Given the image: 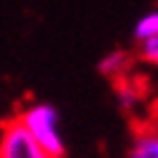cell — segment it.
<instances>
[{"mask_svg":"<svg viewBox=\"0 0 158 158\" xmlns=\"http://www.w3.org/2000/svg\"><path fill=\"white\" fill-rule=\"evenodd\" d=\"M0 158H52L40 149L17 118H10L0 125Z\"/></svg>","mask_w":158,"mask_h":158,"instance_id":"7a4b0ae2","label":"cell"},{"mask_svg":"<svg viewBox=\"0 0 158 158\" xmlns=\"http://www.w3.org/2000/svg\"><path fill=\"white\" fill-rule=\"evenodd\" d=\"M116 99H118V106L130 116H137L142 104L146 102V87L139 78H132V76H125V78L116 80Z\"/></svg>","mask_w":158,"mask_h":158,"instance_id":"3957f363","label":"cell"},{"mask_svg":"<svg viewBox=\"0 0 158 158\" xmlns=\"http://www.w3.org/2000/svg\"><path fill=\"white\" fill-rule=\"evenodd\" d=\"M137 50H139V57H142L146 64H151V66L158 69V35L144 40V43H139Z\"/></svg>","mask_w":158,"mask_h":158,"instance_id":"52a82bcc","label":"cell"},{"mask_svg":"<svg viewBox=\"0 0 158 158\" xmlns=\"http://www.w3.org/2000/svg\"><path fill=\"white\" fill-rule=\"evenodd\" d=\"M146 127H149V130H151L153 135L158 137V113H153V116H151V120L146 123Z\"/></svg>","mask_w":158,"mask_h":158,"instance_id":"ba28073f","label":"cell"},{"mask_svg":"<svg viewBox=\"0 0 158 158\" xmlns=\"http://www.w3.org/2000/svg\"><path fill=\"white\" fill-rule=\"evenodd\" d=\"M19 120V125L28 132V137L45 149L52 158H64L66 153V142L64 132H61V116L57 111V106L50 102H28L19 109V113L14 116Z\"/></svg>","mask_w":158,"mask_h":158,"instance_id":"6da1fadb","label":"cell"},{"mask_svg":"<svg viewBox=\"0 0 158 158\" xmlns=\"http://www.w3.org/2000/svg\"><path fill=\"white\" fill-rule=\"evenodd\" d=\"M158 35V10H151V12L142 14L137 21H135V28H132V38L135 43H144L149 38H156Z\"/></svg>","mask_w":158,"mask_h":158,"instance_id":"8992f818","label":"cell"},{"mask_svg":"<svg viewBox=\"0 0 158 158\" xmlns=\"http://www.w3.org/2000/svg\"><path fill=\"white\" fill-rule=\"evenodd\" d=\"M125 158H158V137L146 125L139 127L132 137V144Z\"/></svg>","mask_w":158,"mask_h":158,"instance_id":"5b68a950","label":"cell"},{"mask_svg":"<svg viewBox=\"0 0 158 158\" xmlns=\"http://www.w3.org/2000/svg\"><path fill=\"white\" fill-rule=\"evenodd\" d=\"M99 73L104 76V78L109 80H120L125 78V76H130V69H132V57L127 50H120V47H113V50H109L106 54H102V59H99L97 64Z\"/></svg>","mask_w":158,"mask_h":158,"instance_id":"277c9868","label":"cell"}]
</instances>
